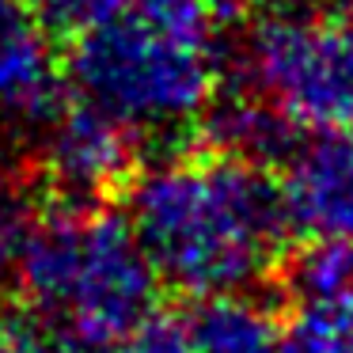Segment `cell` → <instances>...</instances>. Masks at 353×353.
<instances>
[{
  "label": "cell",
  "instance_id": "cell-1",
  "mask_svg": "<svg viewBox=\"0 0 353 353\" xmlns=\"http://www.w3.org/2000/svg\"><path fill=\"white\" fill-rule=\"evenodd\" d=\"M125 216L156 277L186 296L251 289L289 236L266 168L228 152L152 163L133 179Z\"/></svg>",
  "mask_w": 353,
  "mask_h": 353
},
{
  "label": "cell",
  "instance_id": "cell-2",
  "mask_svg": "<svg viewBox=\"0 0 353 353\" xmlns=\"http://www.w3.org/2000/svg\"><path fill=\"white\" fill-rule=\"evenodd\" d=\"M12 277L31 307L69 323L88 345L107 350L156 307L160 277L141 251L130 216L57 201L19 239Z\"/></svg>",
  "mask_w": 353,
  "mask_h": 353
},
{
  "label": "cell",
  "instance_id": "cell-3",
  "mask_svg": "<svg viewBox=\"0 0 353 353\" xmlns=\"http://www.w3.org/2000/svg\"><path fill=\"white\" fill-rule=\"evenodd\" d=\"M69 84L133 133H171L201 114L216 92L213 50L179 42L130 12L72 34Z\"/></svg>",
  "mask_w": 353,
  "mask_h": 353
},
{
  "label": "cell",
  "instance_id": "cell-4",
  "mask_svg": "<svg viewBox=\"0 0 353 353\" xmlns=\"http://www.w3.org/2000/svg\"><path fill=\"white\" fill-rule=\"evenodd\" d=\"M243 80L304 130H353V0L274 8L243 42Z\"/></svg>",
  "mask_w": 353,
  "mask_h": 353
},
{
  "label": "cell",
  "instance_id": "cell-5",
  "mask_svg": "<svg viewBox=\"0 0 353 353\" xmlns=\"http://www.w3.org/2000/svg\"><path fill=\"white\" fill-rule=\"evenodd\" d=\"M133 137L137 133L95 103H65L42 141V168L57 201L99 205L122 190L133 175Z\"/></svg>",
  "mask_w": 353,
  "mask_h": 353
},
{
  "label": "cell",
  "instance_id": "cell-6",
  "mask_svg": "<svg viewBox=\"0 0 353 353\" xmlns=\"http://www.w3.org/2000/svg\"><path fill=\"white\" fill-rule=\"evenodd\" d=\"M281 163L277 198L289 232L353 243V130H312Z\"/></svg>",
  "mask_w": 353,
  "mask_h": 353
},
{
  "label": "cell",
  "instance_id": "cell-7",
  "mask_svg": "<svg viewBox=\"0 0 353 353\" xmlns=\"http://www.w3.org/2000/svg\"><path fill=\"white\" fill-rule=\"evenodd\" d=\"M205 137L213 152H228L247 163L270 168V163H281L296 145V122L266 95L247 88V95H228L213 103L205 118Z\"/></svg>",
  "mask_w": 353,
  "mask_h": 353
},
{
  "label": "cell",
  "instance_id": "cell-8",
  "mask_svg": "<svg viewBox=\"0 0 353 353\" xmlns=\"http://www.w3.org/2000/svg\"><path fill=\"white\" fill-rule=\"evenodd\" d=\"M186 330L198 353H277L281 327L262 300L243 292L198 296V307L186 315Z\"/></svg>",
  "mask_w": 353,
  "mask_h": 353
},
{
  "label": "cell",
  "instance_id": "cell-9",
  "mask_svg": "<svg viewBox=\"0 0 353 353\" xmlns=\"http://www.w3.org/2000/svg\"><path fill=\"white\" fill-rule=\"evenodd\" d=\"M353 285V243L342 239H315L307 251H300L289 266V289L300 304L327 300Z\"/></svg>",
  "mask_w": 353,
  "mask_h": 353
},
{
  "label": "cell",
  "instance_id": "cell-10",
  "mask_svg": "<svg viewBox=\"0 0 353 353\" xmlns=\"http://www.w3.org/2000/svg\"><path fill=\"white\" fill-rule=\"evenodd\" d=\"M0 353H95L69 323L39 307H4L0 312Z\"/></svg>",
  "mask_w": 353,
  "mask_h": 353
},
{
  "label": "cell",
  "instance_id": "cell-11",
  "mask_svg": "<svg viewBox=\"0 0 353 353\" xmlns=\"http://www.w3.org/2000/svg\"><path fill=\"white\" fill-rule=\"evenodd\" d=\"M289 342L300 353H353V285L327 300L300 304Z\"/></svg>",
  "mask_w": 353,
  "mask_h": 353
},
{
  "label": "cell",
  "instance_id": "cell-12",
  "mask_svg": "<svg viewBox=\"0 0 353 353\" xmlns=\"http://www.w3.org/2000/svg\"><path fill=\"white\" fill-rule=\"evenodd\" d=\"M122 12L179 42L209 46V12L201 8V0H125Z\"/></svg>",
  "mask_w": 353,
  "mask_h": 353
},
{
  "label": "cell",
  "instance_id": "cell-13",
  "mask_svg": "<svg viewBox=\"0 0 353 353\" xmlns=\"http://www.w3.org/2000/svg\"><path fill=\"white\" fill-rule=\"evenodd\" d=\"M107 353H198V350H194V338L186 330V319L148 312L133 330H125L118 342H110Z\"/></svg>",
  "mask_w": 353,
  "mask_h": 353
},
{
  "label": "cell",
  "instance_id": "cell-14",
  "mask_svg": "<svg viewBox=\"0 0 353 353\" xmlns=\"http://www.w3.org/2000/svg\"><path fill=\"white\" fill-rule=\"evenodd\" d=\"M27 4H31L34 19L46 27V34H65V39L125 8V0H27Z\"/></svg>",
  "mask_w": 353,
  "mask_h": 353
},
{
  "label": "cell",
  "instance_id": "cell-15",
  "mask_svg": "<svg viewBox=\"0 0 353 353\" xmlns=\"http://www.w3.org/2000/svg\"><path fill=\"white\" fill-rule=\"evenodd\" d=\"M27 201L19 190L16 175H12L4 163H0V281L12 274V262H16L19 239L27 232Z\"/></svg>",
  "mask_w": 353,
  "mask_h": 353
},
{
  "label": "cell",
  "instance_id": "cell-16",
  "mask_svg": "<svg viewBox=\"0 0 353 353\" xmlns=\"http://www.w3.org/2000/svg\"><path fill=\"white\" fill-rule=\"evenodd\" d=\"M259 4H266V0H201V8L209 12V19H243Z\"/></svg>",
  "mask_w": 353,
  "mask_h": 353
},
{
  "label": "cell",
  "instance_id": "cell-17",
  "mask_svg": "<svg viewBox=\"0 0 353 353\" xmlns=\"http://www.w3.org/2000/svg\"><path fill=\"white\" fill-rule=\"evenodd\" d=\"M277 353H300V350H296L292 342H281V350H277Z\"/></svg>",
  "mask_w": 353,
  "mask_h": 353
}]
</instances>
